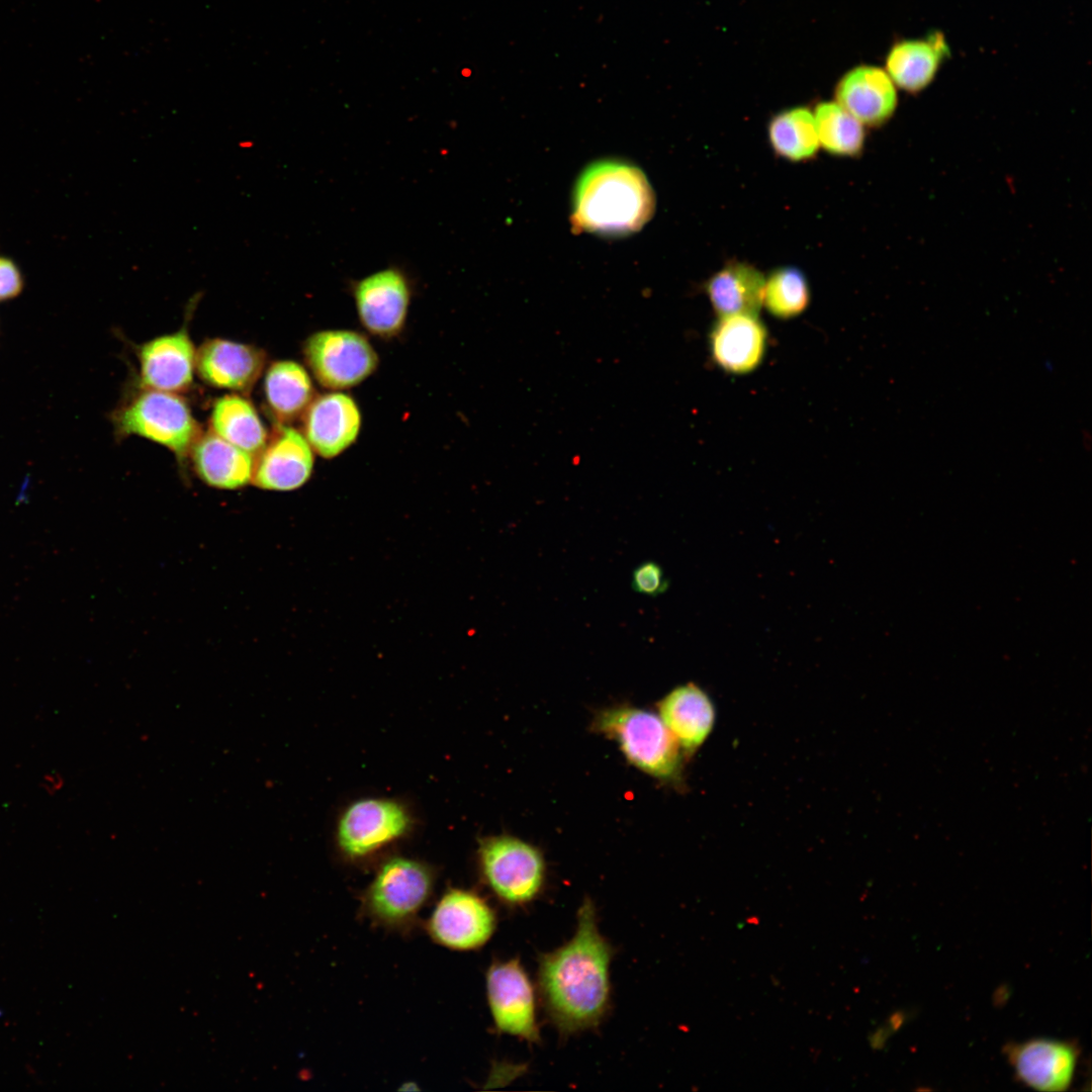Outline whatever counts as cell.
<instances>
[{
	"label": "cell",
	"instance_id": "cell-30",
	"mask_svg": "<svg viewBox=\"0 0 1092 1092\" xmlns=\"http://www.w3.org/2000/svg\"><path fill=\"white\" fill-rule=\"evenodd\" d=\"M63 784L64 780L62 776H60L58 772H54L48 774L43 777L41 787L48 794H55L62 789Z\"/></svg>",
	"mask_w": 1092,
	"mask_h": 1092
},
{
	"label": "cell",
	"instance_id": "cell-13",
	"mask_svg": "<svg viewBox=\"0 0 1092 1092\" xmlns=\"http://www.w3.org/2000/svg\"><path fill=\"white\" fill-rule=\"evenodd\" d=\"M361 424V412L351 395L327 392L314 396L303 413L302 434L313 452L331 459L356 442Z\"/></svg>",
	"mask_w": 1092,
	"mask_h": 1092
},
{
	"label": "cell",
	"instance_id": "cell-7",
	"mask_svg": "<svg viewBox=\"0 0 1092 1092\" xmlns=\"http://www.w3.org/2000/svg\"><path fill=\"white\" fill-rule=\"evenodd\" d=\"M303 356L317 383L332 390L360 384L373 374L379 363L368 339L350 330L313 333L303 345Z\"/></svg>",
	"mask_w": 1092,
	"mask_h": 1092
},
{
	"label": "cell",
	"instance_id": "cell-11",
	"mask_svg": "<svg viewBox=\"0 0 1092 1092\" xmlns=\"http://www.w3.org/2000/svg\"><path fill=\"white\" fill-rule=\"evenodd\" d=\"M410 826L411 817L400 803L390 799H362L342 814L337 841L347 857L364 858L403 836Z\"/></svg>",
	"mask_w": 1092,
	"mask_h": 1092
},
{
	"label": "cell",
	"instance_id": "cell-21",
	"mask_svg": "<svg viewBox=\"0 0 1092 1092\" xmlns=\"http://www.w3.org/2000/svg\"><path fill=\"white\" fill-rule=\"evenodd\" d=\"M765 277L754 265L728 261L705 283V291L719 316L758 315Z\"/></svg>",
	"mask_w": 1092,
	"mask_h": 1092
},
{
	"label": "cell",
	"instance_id": "cell-16",
	"mask_svg": "<svg viewBox=\"0 0 1092 1092\" xmlns=\"http://www.w3.org/2000/svg\"><path fill=\"white\" fill-rule=\"evenodd\" d=\"M265 359L264 352L254 346L212 339L197 351L195 367L211 386L247 392L261 375Z\"/></svg>",
	"mask_w": 1092,
	"mask_h": 1092
},
{
	"label": "cell",
	"instance_id": "cell-1",
	"mask_svg": "<svg viewBox=\"0 0 1092 1092\" xmlns=\"http://www.w3.org/2000/svg\"><path fill=\"white\" fill-rule=\"evenodd\" d=\"M572 937L538 958L540 1000L559 1034L597 1028L611 1006L610 966L614 948L601 933L594 902L578 908Z\"/></svg>",
	"mask_w": 1092,
	"mask_h": 1092
},
{
	"label": "cell",
	"instance_id": "cell-12",
	"mask_svg": "<svg viewBox=\"0 0 1092 1092\" xmlns=\"http://www.w3.org/2000/svg\"><path fill=\"white\" fill-rule=\"evenodd\" d=\"M313 466V450L303 434L278 424L255 455L251 482L265 490L292 491L309 480Z\"/></svg>",
	"mask_w": 1092,
	"mask_h": 1092
},
{
	"label": "cell",
	"instance_id": "cell-29",
	"mask_svg": "<svg viewBox=\"0 0 1092 1092\" xmlns=\"http://www.w3.org/2000/svg\"><path fill=\"white\" fill-rule=\"evenodd\" d=\"M23 287L24 278L19 266L11 258L0 256V302L16 298Z\"/></svg>",
	"mask_w": 1092,
	"mask_h": 1092
},
{
	"label": "cell",
	"instance_id": "cell-8",
	"mask_svg": "<svg viewBox=\"0 0 1092 1092\" xmlns=\"http://www.w3.org/2000/svg\"><path fill=\"white\" fill-rule=\"evenodd\" d=\"M494 1029L529 1043L541 1041L535 987L518 958L494 961L485 974Z\"/></svg>",
	"mask_w": 1092,
	"mask_h": 1092
},
{
	"label": "cell",
	"instance_id": "cell-19",
	"mask_svg": "<svg viewBox=\"0 0 1092 1092\" xmlns=\"http://www.w3.org/2000/svg\"><path fill=\"white\" fill-rule=\"evenodd\" d=\"M767 333L757 315L719 316L710 333L714 362L724 371L745 374L762 361Z\"/></svg>",
	"mask_w": 1092,
	"mask_h": 1092
},
{
	"label": "cell",
	"instance_id": "cell-26",
	"mask_svg": "<svg viewBox=\"0 0 1092 1092\" xmlns=\"http://www.w3.org/2000/svg\"><path fill=\"white\" fill-rule=\"evenodd\" d=\"M814 118L820 148L840 158H857L866 144V126L836 101L815 107Z\"/></svg>",
	"mask_w": 1092,
	"mask_h": 1092
},
{
	"label": "cell",
	"instance_id": "cell-27",
	"mask_svg": "<svg viewBox=\"0 0 1092 1092\" xmlns=\"http://www.w3.org/2000/svg\"><path fill=\"white\" fill-rule=\"evenodd\" d=\"M810 301V288L803 271L783 266L770 271L764 280L762 305L779 318H791L802 313Z\"/></svg>",
	"mask_w": 1092,
	"mask_h": 1092
},
{
	"label": "cell",
	"instance_id": "cell-28",
	"mask_svg": "<svg viewBox=\"0 0 1092 1092\" xmlns=\"http://www.w3.org/2000/svg\"><path fill=\"white\" fill-rule=\"evenodd\" d=\"M667 585L661 566L653 561L640 564L633 572L632 587L637 593L654 597L662 594Z\"/></svg>",
	"mask_w": 1092,
	"mask_h": 1092
},
{
	"label": "cell",
	"instance_id": "cell-2",
	"mask_svg": "<svg viewBox=\"0 0 1092 1092\" xmlns=\"http://www.w3.org/2000/svg\"><path fill=\"white\" fill-rule=\"evenodd\" d=\"M655 208L653 190L643 172L620 161L588 166L576 182L574 225L600 235H628L639 231Z\"/></svg>",
	"mask_w": 1092,
	"mask_h": 1092
},
{
	"label": "cell",
	"instance_id": "cell-25",
	"mask_svg": "<svg viewBox=\"0 0 1092 1092\" xmlns=\"http://www.w3.org/2000/svg\"><path fill=\"white\" fill-rule=\"evenodd\" d=\"M767 138L774 153L788 162L811 161L820 149L813 111L804 106L775 114L768 121Z\"/></svg>",
	"mask_w": 1092,
	"mask_h": 1092
},
{
	"label": "cell",
	"instance_id": "cell-15",
	"mask_svg": "<svg viewBox=\"0 0 1092 1092\" xmlns=\"http://www.w3.org/2000/svg\"><path fill=\"white\" fill-rule=\"evenodd\" d=\"M836 102L868 127L890 120L898 105L896 85L887 72L862 65L841 77L835 88Z\"/></svg>",
	"mask_w": 1092,
	"mask_h": 1092
},
{
	"label": "cell",
	"instance_id": "cell-4",
	"mask_svg": "<svg viewBox=\"0 0 1092 1092\" xmlns=\"http://www.w3.org/2000/svg\"><path fill=\"white\" fill-rule=\"evenodd\" d=\"M434 880L423 862L394 856L381 864L364 891L361 912L388 930L410 929L432 896Z\"/></svg>",
	"mask_w": 1092,
	"mask_h": 1092
},
{
	"label": "cell",
	"instance_id": "cell-22",
	"mask_svg": "<svg viewBox=\"0 0 1092 1092\" xmlns=\"http://www.w3.org/2000/svg\"><path fill=\"white\" fill-rule=\"evenodd\" d=\"M190 451L196 474L209 486L238 489L252 480L255 456L212 431L200 435Z\"/></svg>",
	"mask_w": 1092,
	"mask_h": 1092
},
{
	"label": "cell",
	"instance_id": "cell-14",
	"mask_svg": "<svg viewBox=\"0 0 1092 1092\" xmlns=\"http://www.w3.org/2000/svg\"><path fill=\"white\" fill-rule=\"evenodd\" d=\"M139 361L141 381L147 389L177 393L192 384L196 353L185 331L145 343Z\"/></svg>",
	"mask_w": 1092,
	"mask_h": 1092
},
{
	"label": "cell",
	"instance_id": "cell-20",
	"mask_svg": "<svg viewBox=\"0 0 1092 1092\" xmlns=\"http://www.w3.org/2000/svg\"><path fill=\"white\" fill-rule=\"evenodd\" d=\"M948 55L949 48L941 32L929 33L924 38L903 39L891 48L885 71L896 87L918 93L933 81Z\"/></svg>",
	"mask_w": 1092,
	"mask_h": 1092
},
{
	"label": "cell",
	"instance_id": "cell-18",
	"mask_svg": "<svg viewBox=\"0 0 1092 1092\" xmlns=\"http://www.w3.org/2000/svg\"><path fill=\"white\" fill-rule=\"evenodd\" d=\"M657 709L686 757L704 744L714 728L715 706L708 694L694 682L671 690L657 704Z\"/></svg>",
	"mask_w": 1092,
	"mask_h": 1092
},
{
	"label": "cell",
	"instance_id": "cell-17",
	"mask_svg": "<svg viewBox=\"0 0 1092 1092\" xmlns=\"http://www.w3.org/2000/svg\"><path fill=\"white\" fill-rule=\"evenodd\" d=\"M1009 1060L1019 1080L1039 1091H1063L1070 1085L1077 1063L1071 1043L1036 1038L1010 1049Z\"/></svg>",
	"mask_w": 1092,
	"mask_h": 1092
},
{
	"label": "cell",
	"instance_id": "cell-9",
	"mask_svg": "<svg viewBox=\"0 0 1092 1092\" xmlns=\"http://www.w3.org/2000/svg\"><path fill=\"white\" fill-rule=\"evenodd\" d=\"M496 924V913L484 898L470 890L453 888L440 897L425 925L437 944L466 951L482 947Z\"/></svg>",
	"mask_w": 1092,
	"mask_h": 1092
},
{
	"label": "cell",
	"instance_id": "cell-23",
	"mask_svg": "<svg viewBox=\"0 0 1092 1092\" xmlns=\"http://www.w3.org/2000/svg\"><path fill=\"white\" fill-rule=\"evenodd\" d=\"M264 391L278 424H288L302 416L315 396L308 372L292 360L277 361L268 368Z\"/></svg>",
	"mask_w": 1092,
	"mask_h": 1092
},
{
	"label": "cell",
	"instance_id": "cell-3",
	"mask_svg": "<svg viewBox=\"0 0 1092 1092\" xmlns=\"http://www.w3.org/2000/svg\"><path fill=\"white\" fill-rule=\"evenodd\" d=\"M593 728L614 739L626 758L647 775L669 783L681 779L685 755L658 715L618 706L600 712Z\"/></svg>",
	"mask_w": 1092,
	"mask_h": 1092
},
{
	"label": "cell",
	"instance_id": "cell-6",
	"mask_svg": "<svg viewBox=\"0 0 1092 1092\" xmlns=\"http://www.w3.org/2000/svg\"><path fill=\"white\" fill-rule=\"evenodd\" d=\"M121 435H138L184 455L200 436L187 403L175 393L147 389L114 415Z\"/></svg>",
	"mask_w": 1092,
	"mask_h": 1092
},
{
	"label": "cell",
	"instance_id": "cell-24",
	"mask_svg": "<svg viewBox=\"0 0 1092 1092\" xmlns=\"http://www.w3.org/2000/svg\"><path fill=\"white\" fill-rule=\"evenodd\" d=\"M211 431L235 446L257 455L265 446L268 433L254 405L237 394L218 398L210 417Z\"/></svg>",
	"mask_w": 1092,
	"mask_h": 1092
},
{
	"label": "cell",
	"instance_id": "cell-10",
	"mask_svg": "<svg viewBox=\"0 0 1092 1092\" xmlns=\"http://www.w3.org/2000/svg\"><path fill=\"white\" fill-rule=\"evenodd\" d=\"M412 291L407 274L398 266L379 269L351 283L361 325L382 339L394 338L402 332Z\"/></svg>",
	"mask_w": 1092,
	"mask_h": 1092
},
{
	"label": "cell",
	"instance_id": "cell-5",
	"mask_svg": "<svg viewBox=\"0 0 1092 1092\" xmlns=\"http://www.w3.org/2000/svg\"><path fill=\"white\" fill-rule=\"evenodd\" d=\"M478 861L485 885L507 907H525L543 890L544 859L523 840L507 835L486 838L480 843Z\"/></svg>",
	"mask_w": 1092,
	"mask_h": 1092
}]
</instances>
